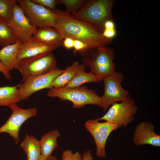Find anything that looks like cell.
Returning a JSON list of instances; mask_svg holds the SVG:
<instances>
[{
  "mask_svg": "<svg viewBox=\"0 0 160 160\" xmlns=\"http://www.w3.org/2000/svg\"><path fill=\"white\" fill-rule=\"evenodd\" d=\"M39 160H43L41 159ZM44 160H57V158L55 156H52V155L49 156Z\"/></svg>",
  "mask_w": 160,
  "mask_h": 160,
  "instance_id": "d6a6232c",
  "label": "cell"
},
{
  "mask_svg": "<svg viewBox=\"0 0 160 160\" xmlns=\"http://www.w3.org/2000/svg\"><path fill=\"white\" fill-rule=\"evenodd\" d=\"M57 18L55 28L64 39L69 37L83 42L90 47L106 46L112 39L104 37L93 24L76 19L65 11L55 8Z\"/></svg>",
  "mask_w": 160,
  "mask_h": 160,
  "instance_id": "6da1fadb",
  "label": "cell"
},
{
  "mask_svg": "<svg viewBox=\"0 0 160 160\" xmlns=\"http://www.w3.org/2000/svg\"><path fill=\"white\" fill-rule=\"evenodd\" d=\"M74 43V39L69 37L64 39L63 45L66 49H70L73 48Z\"/></svg>",
  "mask_w": 160,
  "mask_h": 160,
  "instance_id": "f1b7e54d",
  "label": "cell"
},
{
  "mask_svg": "<svg viewBox=\"0 0 160 160\" xmlns=\"http://www.w3.org/2000/svg\"><path fill=\"white\" fill-rule=\"evenodd\" d=\"M103 36L107 39H112L116 35L115 29H104L102 32Z\"/></svg>",
  "mask_w": 160,
  "mask_h": 160,
  "instance_id": "83f0119b",
  "label": "cell"
},
{
  "mask_svg": "<svg viewBox=\"0 0 160 160\" xmlns=\"http://www.w3.org/2000/svg\"><path fill=\"white\" fill-rule=\"evenodd\" d=\"M0 72L2 73L7 79H9L11 78V76L9 72H8L4 67L0 61Z\"/></svg>",
  "mask_w": 160,
  "mask_h": 160,
  "instance_id": "f546056e",
  "label": "cell"
},
{
  "mask_svg": "<svg viewBox=\"0 0 160 160\" xmlns=\"http://www.w3.org/2000/svg\"><path fill=\"white\" fill-rule=\"evenodd\" d=\"M18 0H0V21L8 23L13 15L14 6Z\"/></svg>",
  "mask_w": 160,
  "mask_h": 160,
  "instance_id": "603a6c76",
  "label": "cell"
},
{
  "mask_svg": "<svg viewBox=\"0 0 160 160\" xmlns=\"http://www.w3.org/2000/svg\"><path fill=\"white\" fill-rule=\"evenodd\" d=\"M32 37L43 43L58 47L63 46L64 39L57 30L49 27L37 28Z\"/></svg>",
  "mask_w": 160,
  "mask_h": 160,
  "instance_id": "9a60e30c",
  "label": "cell"
},
{
  "mask_svg": "<svg viewBox=\"0 0 160 160\" xmlns=\"http://www.w3.org/2000/svg\"><path fill=\"white\" fill-rule=\"evenodd\" d=\"M89 47L88 45L83 42L77 40H74L73 53L75 55L77 52L79 53Z\"/></svg>",
  "mask_w": 160,
  "mask_h": 160,
  "instance_id": "4316f807",
  "label": "cell"
},
{
  "mask_svg": "<svg viewBox=\"0 0 160 160\" xmlns=\"http://www.w3.org/2000/svg\"><path fill=\"white\" fill-rule=\"evenodd\" d=\"M60 134L58 129L52 130L45 133L39 140L41 150L40 159L44 160L52 155L53 150L57 147V139Z\"/></svg>",
  "mask_w": 160,
  "mask_h": 160,
  "instance_id": "ac0fdd59",
  "label": "cell"
},
{
  "mask_svg": "<svg viewBox=\"0 0 160 160\" xmlns=\"http://www.w3.org/2000/svg\"><path fill=\"white\" fill-rule=\"evenodd\" d=\"M101 81L96 75L83 71L76 74L64 87L73 88L79 87L88 82H100Z\"/></svg>",
  "mask_w": 160,
  "mask_h": 160,
  "instance_id": "44dd1931",
  "label": "cell"
},
{
  "mask_svg": "<svg viewBox=\"0 0 160 160\" xmlns=\"http://www.w3.org/2000/svg\"><path fill=\"white\" fill-rule=\"evenodd\" d=\"M87 0H59L57 4H64L65 7V11L71 15L75 14L84 6Z\"/></svg>",
  "mask_w": 160,
  "mask_h": 160,
  "instance_id": "cb8c5ba5",
  "label": "cell"
},
{
  "mask_svg": "<svg viewBox=\"0 0 160 160\" xmlns=\"http://www.w3.org/2000/svg\"><path fill=\"white\" fill-rule=\"evenodd\" d=\"M18 84L15 86L0 87V106L9 108L21 100L18 89Z\"/></svg>",
  "mask_w": 160,
  "mask_h": 160,
  "instance_id": "ffe728a7",
  "label": "cell"
},
{
  "mask_svg": "<svg viewBox=\"0 0 160 160\" xmlns=\"http://www.w3.org/2000/svg\"><path fill=\"white\" fill-rule=\"evenodd\" d=\"M61 160H82V158L78 151L73 153L71 150L67 149L63 152Z\"/></svg>",
  "mask_w": 160,
  "mask_h": 160,
  "instance_id": "d4e9b609",
  "label": "cell"
},
{
  "mask_svg": "<svg viewBox=\"0 0 160 160\" xmlns=\"http://www.w3.org/2000/svg\"><path fill=\"white\" fill-rule=\"evenodd\" d=\"M56 65L55 56L51 52L18 60L15 68L20 72L23 81L30 77L47 73Z\"/></svg>",
  "mask_w": 160,
  "mask_h": 160,
  "instance_id": "5b68a950",
  "label": "cell"
},
{
  "mask_svg": "<svg viewBox=\"0 0 160 160\" xmlns=\"http://www.w3.org/2000/svg\"><path fill=\"white\" fill-rule=\"evenodd\" d=\"M17 39L24 43L31 39L37 28L33 25L19 5L14 6L12 18L8 23Z\"/></svg>",
  "mask_w": 160,
  "mask_h": 160,
  "instance_id": "7c38bea8",
  "label": "cell"
},
{
  "mask_svg": "<svg viewBox=\"0 0 160 160\" xmlns=\"http://www.w3.org/2000/svg\"><path fill=\"white\" fill-rule=\"evenodd\" d=\"M124 79L121 72L115 71L105 78L102 81L104 84V92L101 97L100 107L103 108L104 112L109 106L118 101H124L131 98L128 91L122 87L121 84Z\"/></svg>",
  "mask_w": 160,
  "mask_h": 160,
  "instance_id": "8992f818",
  "label": "cell"
},
{
  "mask_svg": "<svg viewBox=\"0 0 160 160\" xmlns=\"http://www.w3.org/2000/svg\"><path fill=\"white\" fill-rule=\"evenodd\" d=\"M23 44L21 41L17 39L14 44L4 47L0 50V61L9 72L15 68L17 61V55Z\"/></svg>",
  "mask_w": 160,
  "mask_h": 160,
  "instance_id": "2e32d148",
  "label": "cell"
},
{
  "mask_svg": "<svg viewBox=\"0 0 160 160\" xmlns=\"http://www.w3.org/2000/svg\"><path fill=\"white\" fill-rule=\"evenodd\" d=\"M58 48L56 46L43 43L32 37L28 41L23 43L17 55V60L52 52Z\"/></svg>",
  "mask_w": 160,
  "mask_h": 160,
  "instance_id": "5bb4252c",
  "label": "cell"
},
{
  "mask_svg": "<svg viewBox=\"0 0 160 160\" xmlns=\"http://www.w3.org/2000/svg\"><path fill=\"white\" fill-rule=\"evenodd\" d=\"M64 71L56 67L47 73L31 76L25 80L18 87L21 100L28 99L32 94L39 90L52 88V81Z\"/></svg>",
  "mask_w": 160,
  "mask_h": 160,
  "instance_id": "9c48e42d",
  "label": "cell"
},
{
  "mask_svg": "<svg viewBox=\"0 0 160 160\" xmlns=\"http://www.w3.org/2000/svg\"><path fill=\"white\" fill-rule=\"evenodd\" d=\"M19 6L31 23L37 28H54L57 16L53 10L35 3L31 0H19Z\"/></svg>",
  "mask_w": 160,
  "mask_h": 160,
  "instance_id": "52a82bcc",
  "label": "cell"
},
{
  "mask_svg": "<svg viewBox=\"0 0 160 160\" xmlns=\"http://www.w3.org/2000/svg\"><path fill=\"white\" fill-rule=\"evenodd\" d=\"M79 53L83 56V65L89 67L90 72L101 81L115 71L113 49L106 46L89 47Z\"/></svg>",
  "mask_w": 160,
  "mask_h": 160,
  "instance_id": "7a4b0ae2",
  "label": "cell"
},
{
  "mask_svg": "<svg viewBox=\"0 0 160 160\" xmlns=\"http://www.w3.org/2000/svg\"><path fill=\"white\" fill-rule=\"evenodd\" d=\"M136 145H149L160 147V136L154 131V125L151 122L142 121L135 128L133 137Z\"/></svg>",
  "mask_w": 160,
  "mask_h": 160,
  "instance_id": "4fadbf2b",
  "label": "cell"
},
{
  "mask_svg": "<svg viewBox=\"0 0 160 160\" xmlns=\"http://www.w3.org/2000/svg\"><path fill=\"white\" fill-rule=\"evenodd\" d=\"M33 2L54 10L57 4L56 0H31Z\"/></svg>",
  "mask_w": 160,
  "mask_h": 160,
  "instance_id": "484cf974",
  "label": "cell"
},
{
  "mask_svg": "<svg viewBox=\"0 0 160 160\" xmlns=\"http://www.w3.org/2000/svg\"><path fill=\"white\" fill-rule=\"evenodd\" d=\"M12 112L5 123L0 127V133L8 134L14 139L15 143L19 142V133L23 123L29 118L35 116L37 113L36 108L24 109L18 107L17 104L10 108Z\"/></svg>",
  "mask_w": 160,
  "mask_h": 160,
  "instance_id": "8fae6325",
  "label": "cell"
},
{
  "mask_svg": "<svg viewBox=\"0 0 160 160\" xmlns=\"http://www.w3.org/2000/svg\"><path fill=\"white\" fill-rule=\"evenodd\" d=\"M114 0H89L78 12L72 15L75 19L82 20L95 26L102 33L105 23L113 20L112 9Z\"/></svg>",
  "mask_w": 160,
  "mask_h": 160,
  "instance_id": "3957f363",
  "label": "cell"
},
{
  "mask_svg": "<svg viewBox=\"0 0 160 160\" xmlns=\"http://www.w3.org/2000/svg\"><path fill=\"white\" fill-rule=\"evenodd\" d=\"M17 39L8 24L0 21V47L1 48L14 44Z\"/></svg>",
  "mask_w": 160,
  "mask_h": 160,
  "instance_id": "7402d4cb",
  "label": "cell"
},
{
  "mask_svg": "<svg viewBox=\"0 0 160 160\" xmlns=\"http://www.w3.org/2000/svg\"><path fill=\"white\" fill-rule=\"evenodd\" d=\"M84 126L94 139L96 147V156L105 158L106 156L105 146L107 139L113 131L119 128L118 125L110 121L100 122L97 118L87 121Z\"/></svg>",
  "mask_w": 160,
  "mask_h": 160,
  "instance_id": "30bf717a",
  "label": "cell"
},
{
  "mask_svg": "<svg viewBox=\"0 0 160 160\" xmlns=\"http://www.w3.org/2000/svg\"><path fill=\"white\" fill-rule=\"evenodd\" d=\"M20 146L25 153L27 160H39L41 158L39 141L35 137L27 134Z\"/></svg>",
  "mask_w": 160,
  "mask_h": 160,
  "instance_id": "d6986e66",
  "label": "cell"
},
{
  "mask_svg": "<svg viewBox=\"0 0 160 160\" xmlns=\"http://www.w3.org/2000/svg\"><path fill=\"white\" fill-rule=\"evenodd\" d=\"M115 25L113 20H108L106 21L104 25V29H115Z\"/></svg>",
  "mask_w": 160,
  "mask_h": 160,
  "instance_id": "1f68e13d",
  "label": "cell"
},
{
  "mask_svg": "<svg viewBox=\"0 0 160 160\" xmlns=\"http://www.w3.org/2000/svg\"><path fill=\"white\" fill-rule=\"evenodd\" d=\"M47 95L51 97H58L62 101H69L73 103L72 108L76 109L81 108L87 104L100 107L101 103V97L85 86L52 88L48 91Z\"/></svg>",
  "mask_w": 160,
  "mask_h": 160,
  "instance_id": "277c9868",
  "label": "cell"
},
{
  "mask_svg": "<svg viewBox=\"0 0 160 160\" xmlns=\"http://www.w3.org/2000/svg\"><path fill=\"white\" fill-rule=\"evenodd\" d=\"M82 160H93V157L92 156L91 151H87L84 152L82 155Z\"/></svg>",
  "mask_w": 160,
  "mask_h": 160,
  "instance_id": "4dcf8cb0",
  "label": "cell"
},
{
  "mask_svg": "<svg viewBox=\"0 0 160 160\" xmlns=\"http://www.w3.org/2000/svg\"><path fill=\"white\" fill-rule=\"evenodd\" d=\"M111 105L105 114L97 119L99 121L104 120L116 124L119 128L126 127L132 122L138 109L134 100L131 98Z\"/></svg>",
  "mask_w": 160,
  "mask_h": 160,
  "instance_id": "ba28073f",
  "label": "cell"
},
{
  "mask_svg": "<svg viewBox=\"0 0 160 160\" xmlns=\"http://www.w3.org/2000/svg\"><path fill=\"white\" fill-rule=\"evenodd\" d=\"M85 66L75 62L64 70L63 73L53 81L52 85L53 88H59L65 87L77 73L85 71Z\"/></svg>",
  "mask_w": 160,
  "mask_h": 160,
  "instance_id": "e0dca14e",
  "label": "cell"
}]
</instances>
